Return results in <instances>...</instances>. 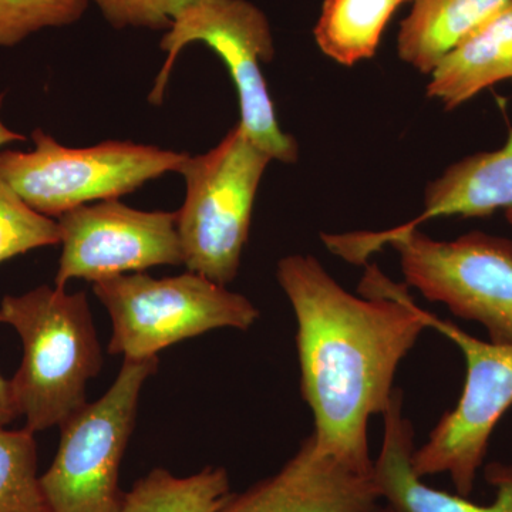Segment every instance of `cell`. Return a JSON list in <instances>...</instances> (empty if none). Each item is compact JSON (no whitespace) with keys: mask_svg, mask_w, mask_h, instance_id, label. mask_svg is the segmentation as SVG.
Instances as JSON below:
<instances>
[{"mask_svg":"<svg viewBox=\"0 0 512 512\" xmlns=\"http://www.w3.org/2000/svg\"><path fill=\"white\" fill-rule=\"evenodd\" d=\"M3 97H5V94H0V109H2ZM25 140V136H22V134L19 133H15V131L9 130V128L3 124L2 119H0V147L6 146V144L9 143H13V141Z\"/></svg>","mask_w":512,"mask_h":512,"instance_id":"603a6c76","label":"cell"},{"mask_svg":"<svg viewBox=\"0 0 512 512\" xmlns=\"http://www.w3.org/2000/svg\"><path fill=\"white\" fill-rule=\"evenodd\" d=\"M35 150L0 153V175L33 210L46 217L92 204L119 200L167 173H177L188 154L156 146L106 141L72 148L37 130Z\"/></svg>","mask_w":512,"mask_h":512,"instance_id":"52a82bcc","label":"cell"},{"mask_svg":"<svg viewBox=\"0 0 512 512\" xmlns=\"http://www.w3.org/2000/svg\"><path fill=\"white\" fill-rule=\"evenodd\" d=\"M505 218H507V221L510 222L512 225V208L510 210L505 211Z\"/></svg>","mask_w":512,"mask_h":512,"instance_id":"d4e9b609","label":"cell"},{"mask_svg":"<svg viewBox=\"0 0 512 512\" xmlns=\"http://www.w3.org/2000/svg\"><path fill=\"white\" fill-rule=\"evenodd\" d=\"M512 208V128L503 147L474 154L447 168L424 191L420 215L402 229L443 217L485 218Z\"/></svg>","mask_w":512,"mask_h":512,"instance_id":"4fadbf2b","label":"cell"},{"mask_svg":"<svg viewBox=\"0 0 512 512\" xmlns=\"http://www.w3.org/2000/svg\"><path fill=\"white\" fill-rule=\"evenodd\" d=\"M383 441L373 460V478L382 501L394 512H512V466L491 463L485 467V480L495 490L490 504H477L470 498L437 490L417 477L412 468L414 430L403 413L402 390L396 389L383 413Z\"/></svg>","mask_w":512,"mask_h":512,"instance_id":"7c38bea8","label":"cell"},{"mask_svg":"<svg viewBox=\"0 0 512 512\" xmlns=\"http://www.w3.org/2000/svg\"><path fill=\"white\" fill-rule=\"evenodd\" d=\"M60 242L59 222L29 207L0 175V264Z\"/></svg>","mask_w":512,"mask_h":512,"instance_id":"d6986e66","label":"cell"},{"mask_svg":"<svg viewBox=\"0 0 512 512\" xmlns=\"http://www.w3.org/2000/svg\"><path fill=\"white\" fill-rule=\"evenodd\" d=\"M367 512H394V511L392 510V508L389 507V505L380 504L379 507L373 508V510H370Z\"/></svg>","mask_w":512,"mask_h":512,"instance_id":"cb8c5ba5","label":"cell"},{"mask_svg":"<svg viewBox=\"0 0 512 512\" xmlns=\"http://www.w3.org/2000/svg\"><path fill=\"white\" fill-rule=\"evenodd\" d=\"M404 2H410V0H404ZM412 2H413V0H412Z\"/></svg>","mask_w":512,"mask_h":512,"instance_id":"484cf974","label":"cell"},{"mask_svg":"<svg viewBox=\"0 0 512 512\" xmlns=\"http://www.w3.org/2000/svg\"><path fill=\"white\" fill-rule=\"evenodd\" d=\"M18 417L20 414L13 396L12 382L0 375V426L6 427Z\"/></svg>","mask_w":512,"mask_h":512,"instance_id":"7402d4cb","label":"cell"},{"mask_svg":"<svg viewBox=\"0 0 512 512\" xmlns=\"http://www.w3.org/2000/svg\"><path fill=\"white\" fill-rule=\"evenodd\" d=\"M90 0H0V47L19 45L43 29L82 19Z\"/></svg>","mask_w":512,"mask_h":512,"instance_id":"ffe728a7","label":"cell"},{"mask_svg":"<svg viewBox=\"0 0 512 512\" xmlns=\"http://www.w3.org/2000/svg\"><path fill=\"white\" fill-rule=\"evenodd\" d=\"M231 493L224 467H205L187 477L154 468L124 493L120 512H218Z\"/></svg>","mask_w":512,"mask_h":512,"instance_id":"e0dca14e","label":"cell"},{"mask_svg":"<svg viewBox=\"0 0 512 512\" xmlns=\"http://www.w3.org/2000/svg\"><path fill=\"white\" fill-rule=\"evenodd\" d=\"M427 94L454 110L488 87L512 82V0L437 63Z\"/></svg>","mask_w":512,"mask_h":512,"instance_id":"5bb4252c","label":"cell"},{"mask_svg":"<svg viewBox=\"0 0 512 512\" xmlns=\"http://www.w3.org/2000/svg\"><path fill=\"white\" fill-rule=\"evenodd\" d=\"M158 357L123 360L109 390L60 426V443L40 477L52 512H120V467L136 427L144 384Z\"/></svg>","mask_w":512,"mask_h":512,"instance_id":"ba28073f","label":"cell"},{"mask_svg":"<svg viewBox=\"0 0 512 512\" xmlns=\"http://www.w3.org/2000/svg\"><path fill=\"white\" fill-rule=\"evenodd\" d=\"M322 239L330 252L356 265L390 245L407 285L457 318L483 326L490 342L512 345L511 239L473 231L440 241L419 228L399 227Z\"/></svg>","mask_w":512,"mask_h":512,"instance_id":"7a4b0ae2","label":"cell"},{"mask_svg":"<svg viewBox=\"0 0 512 512\" xmlns=\"http://www.w3.org/2000/svg\"><path fill=\"white\" fill-rule=\"evenodd\" d=\"M109 312L107 352L123 360H147L184 340L218 329L249 330L258 308L241 293L195 272L153 278L146 272L94 282Z\"/></svg>","mask_w":512,"mask_h":512,"instance_id":"5b68a950","label":"cell"},{"mask_svg":"<svg viewBox=\"0 0 512 512\" xmlns=\"http://www.w3.org/2000/svg\"><path fill=\"white\" fill-rule=\"evenodd\" d=\"M113 28L168 30L175 16L197 0H92Z\"/></svg>","mask_w":512,"mask_h":512,"instance_id":"44dd1931","label":"cell"},{"mask_svg":"<svg viewBox=\"0 0 512 512\" xmlns=\"http://www.w3.org/2000/svg\"><path fill=\"white\" fill-rule=\"evenodd\" d=\"M0 512H52L37 476L35 433L0 426Z\"/></svg>","mask_w":512,"mask_h":512,"instance_id":"ac0fdd59","label":"cell"},{"mask_svg":"<svg viewBox=\"0 0 512 512\" xmlns=\"http://www.w3.org/2000/svg\"><path fill=\"white\" fill-rule=\"evenodd\" d=\"M0 323L22 340V363L10 382L26 429L60 427L87 406V384L104 359L86 293L42 285L6 295Z\"/></svg>","mask_w":512,"mask_h":512,"instance_id":"3957f363","label":"cell"},{"mask_svg":"<svg viewBox=\"0 0 512 512\" xmlns=\"http://www.w3.org/2000/svg\"><path fill=\"white\" fill-rule=\"evenodd\" d=\"M192 43H204L227 66L238 94V124L247 136L272 160L296 163L298 143L279 126L262 73V64L272 62L275 56L274 36L265 13L248 0H197L181 10L161 39L160 49L167 59L148 96L150 103H163L175 60Z\"/></svg>","mask_w":512,"mask_h":512,"instance_id":"8992f818","label":"cell"},{"mask_svg":"<svg viewBox=\"0 0 512 512\" xmlns=\"http://www.w3.org/2000/svg\"><path fill=\"white\" fill-rule=\"evenodd\" d=\"M423 318L463 353L466 380L456 406L413 451L412 468L423 480L447 474L456 494L470 498L495 427L512 407V345L478 339L424 309Z\"/></svg>","mask_w":512,"mask_h":512,"instance_id":"9c48e42d","label":"cell"},{"mask_svg":"<svg viewBox=\"0 0 512 512\" xmlns=\"http://www.w3.org/2000/svg\"><path fill=\"white\" fill-rule=\"evenodd\" d=\"M276 278L296 320L301 390L316 446L362 474L373 473L369 423L396 392L404 357L427 328L406 286L367 269L353 295L312 255L278 262Z\"/></svg>","mask_w":512,"mask_h":512,"instance_id":"6da1fadb","label":"cell"},{"mask_svg":"<svg viewBox=\"0 0 512 512\" xmlns=\"http://www.w3.org/2000/svg\"><path fill=\"white\" fill-rule=\"evenodd\" d=\"M382 503L373 473L322 453L311 434L275 474L229 494L218 512H367Z\"/></svg>","mask_w":512,"mask_h":512,"instance_id":"8fae6325","label":"cell"},{"mask_svg":"<svg viewBox=\"0 0 512 512\" xmlns=\"http://www.w3.org/2000/svg\"><path fill=\"white\" fill-rule=\"evenodd\" d=\"M63 245L55 286L72 279L99 282L184 265L177 212L140 211L119 200L82 205L57 218Z\"/></svg>","mask_w":512,"mask_h":512,"instance_id":"30bf717a","label":"cell"},{"mask_svg":"<svg viewBox=\"0 0 512 512\" xmlns=\"http://www.w3.org/2000/svg\"><path fill=\"white\" fill-rule=\"evenodd\" d=\"M397 36L400 59L430 74L437 63L510 0H413Z\"/></svg>","mask_w":512,"mask_h":512,"instance_id":"9a60e30c","label":"cell"},{"mask_svg":"<svg viewBox=\"0 0 512 512\" xmlns=\"http://www.w3.org/2000/svg\"><path fill=\"white\" fill-rule=\"evenodd\" d=\"M271 161L239 124L208 153L185 157L177 171L187 185L177 229L188 271L224 286L237 278Z\"/></svg>","mask_w":512,"mask_h":512,"instance_id":"277c9868","label":"cell"},{"mask_svg":"<svg viewBox=\"0 0 512 512\" xmlns=\"http://www.w3.org/2000/svg\"><path fill=\"white\" fill-rule=\"evenodd\" d=\"M404 0H325L316 23L319 49L343 66L375 56L390 19Z\"/></svg>","mask_w":512,"mask_h":512,"instance_id":"2e32d148","label":"cell"}]
</instances>
